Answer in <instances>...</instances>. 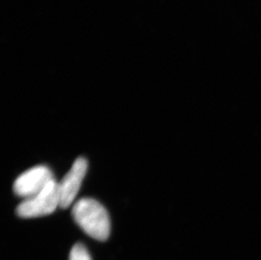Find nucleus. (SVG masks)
Instances as JSON below:
<instances>
[{
	"label": "nucleus",
	"instance_id": "5",
	"mask_svg": "<svg viewBox=\"0 0 261 260\" xmlns=\"http://www.w3.org/2000/svg\"><path fill=\"white\" fill-rule=\"evenodd\" d=\"M69 260H91V258L87 248L82 243H78L72 248Z\"/></svg>",
	"mask_w": 261,
	"mask_h": 260
},
{
	"label": "nucleus",
	"instance_id": "1",
	"mask_svg": "<svg viewBox=\"0 0 261 260\" xmlns=\"http://www.w3.org/2000/svg\"><path fill=\"white\" fill-rule=\"evenodd\" d=\"M72 216L74 221L91 238L98 241L109 238L111 231L109 215L103 205L91 198H83L74 204Z\"/></svg>",
	"mask_w": 261,
	"mask_h": 260
},
{
	"label": "nucleus",
	"instance_id": "4",
	"mask_svg": "<svg viewBox=\"0 0 261 260\" xmlns=\"http://www.w3.org/2000/svg\"><path fill=\"white\" fill-rule=\"evenodd\" d=\"M87 161L84 157L77 158L70 170L59 183L60 208H68L74 202L87 173Z\"/></svg>",
	"mask_w": 261,
	"mask_h": 260
},
{
	"label": "nucleus",
	"instance_id": "3",
	"mask_svg": "<svg viewBox=\"0 0 261 260\" xmlns=\"http://www.w3.org/2000/svg\"><path fill=\"white\" fill-rule=\"evenodd\" d=\"M55 180L52 171L46 166H36L23 172L14 183V192L17 196L29 199L39 194Z\"/></svg>",
	"mask_w": 261,
	"mask_h": 260
},
{
	"label": "nucleus",
	"instance_id": "2",
	"mask_svg": "<svg viewBox=\"0 0 261 260\" xmlns=\"http://www.w3.org/2000/svg\"><path fill=\"white\" fill-rule=\"evenodd\" d=\"M59 184L53 180L37 195L24 199L16 208V214L21 218H33L47 216L59 207Z\"/></svg>",
	"mask_w": 261,
	"mask_h": 260
}]
</instances>
